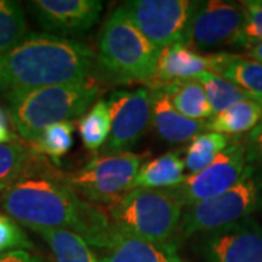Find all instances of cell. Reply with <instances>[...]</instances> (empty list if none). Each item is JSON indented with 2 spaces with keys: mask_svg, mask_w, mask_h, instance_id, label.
Segmentation results:
<instances>
[{
  "mask_svg": "<svg viewBox=\"0 0 262 262\" xmlns=\"http://www.w3.org/2000/svg\"><path fill=\"white\" fill-rule=\"evenodd\" d=\"M0 204L9 217L29 229H66L101 251L113 241L115 226L101 208L38 166L6 188Z\"/></svg>",
  "mask_w": 262,
  "mask_h": 262,
  "instance_id": "cell-1",
  "label": "cell"
},
{
  "mask_svg": "<svg viewBox=\"0 0 262 262\" xmlns=\"http://www.w3.org/2000/svg\"><path fill=\"white\" fill-rule=\"evenodd\" d=\"M9 91L75 84L91 79L95 53L88 44L48 32H29L5 56Z\"/></svg>",
  "mask_w": 262,
  "mask_h": 262,
  "instance_id": "cell-2",
  "label": "cell"
},
{
  "mask_svg": "<svg viewBox=\"0 0 262 262\" xmlns=\"http://www.w3.org/2000/svg\"><path fill=\"white\" fill-rule=\"evenodd\" d=\"M99 95L92 79L75 84L9 91V118L24 140L35 143L50 125L82 118Z\"/></svg>",
  "mask_w": 262,
  "mask_h": 262,
  "instance_id": "cell-3",
  "label": "cell"
},
{
  "mask_svg": "<svg viewBox=\"0 0 262 262\" xmlns=\"http://www.w3.org/2000/svg\"><path fill=\"white\" fill-rule=\"evenodd\" d=\"M160 50L131 22L121 6L105 19L96 41L95 63L115 83L149 84L156 75Z\"/></svg>",
  "mask_w": 262,
  "mask_h": 262,
  "instance_id": "cell-4",
  "label": "cell"
},
{
  "mask_svg": "<svg viewBox=\"0 0 262 262\" xmlns=\"http://www.w3.org/2000/svg\"><path fill=\"white\" fill-rule=\"evenodd\" d=\"M184 203L170 189L134 188L108 207L118 230L158 245H175Z\"/></svg>",
  "mask_w": 262,
  "mask_h": 262,
  "instance_id": "cell-5",
  "label": "cell"
},
{
  "mask_svg": "<svg viewBox=\"0 0 262 262\" xmlns=\"http://www.w3.org/2000/svg\"><path fill=\"white\" fill-rule=\"evenodd\" d=\"M261 194L262 181L256 177L253 165H248L242 179L225 194L187 207L175 236V245L194 234L211 232L248 217L259 204Z\"/></svg>",
  "mask_w": 262,
  "mask_h": 262,
  "instance_id": "cell-6",
  "label": "cell"
},
{
  "mask_svg": "<svg viewBox=\"0 0 262 262\" xmlns=\"http://www.w3.org/2000/svg\"><path fill=\"white\" fill-rule=\"evenodd\" d=\"M141 165L143 156L131 151L99 156L67 175L64 181L84 200L111 206L134 189V181Z\"/></svg>",
  "mask_w": 262,
  "mask_h": 262,
  "instance_id": "cell-7",
  "label": "cell"
},
{
  "mask_svg": "<svg viewBox=\"0 0 262 262\" xmlns=\"http://www.w3.org/2000/svg\"><path fill=\"white\" fill-rule=\"evenodd\" d=\"M196 2L131 0L121 8L144 37L158 48L189 46V29Z\"/></svg>",
  "mask_w": 262,
  "mask_h": 262,
  "instance_id": "cell-8",
  "label": "cell"
},
{
  "mask_svg": "<svg viewBox=\"0 0 262 262\" xmlns=\"http://www.w3.org/2000/svg\"><path fill=\"white\" fill-rule=\"evenodd\" d=\"M106 103L111 115V133L103 146V156L128 153L151 124V91L146 88L115 91Z\"/></svg>",
  "mask_w": 262,
  "mask_h": 262,
  "instance_id": "cell-9",
  "label": "cell"
},
{
  "mask_svg": "<svg viewBox=\"0 0 262 262\" xmlns=\"http://www.w3.org/2000/svg\"><path fill=\"white\" fill-rule=\"evenodd\" d=\"M246 146L234 141L229 144L204 170L189 175L178 187L168 188L184 206L189 207L225 194L233 188L248 168Z\"/></svg>",
  "mask_w": 262,
  "mask_h": 262,
  "instance_id": "cell-10",
  "label": "cell"
},
{
  "mask_svg": "<svg viewBox=\"0 0 262 262\" xmlns=\"http://www.w3.org/2000/svg\"><path fill=\"white\" fill-rule=\"evenodd\" d=\"M196 245L208 262H262V227L249 215L201 233Z\"/></svg>",
  "mask_w": 262,
  "mask_h": 262,
  "instance_id": "cell-11",
  "label": "cell"
},
{
  "mask_svg": "<svg viewBox=\"0 0 262 262\" xmlns=\"http://www.w3.org/2000/svg\"><path fill=\"white\" fill-rule=\"evenodd\" d=\"M244 27L242 3L223 0L196 2L189 29V47L208 50L223 44L234 46Z\"/></svg>",
  "mask_w": 262,
  "mask_h": 262,
  "instance_id": "cell-12",
  "label": "cell"
},
{
  "mask_svg": "<svg viewBox=\"0 0 262 262\" xmlns=\"http://www.w3.org/2000/svg\"><path fill=\"white\" fill-rule=\"evenodd\" d=\"M27 6L44 32L64 38L89 32L102 12L99 0H32Z\"/></svg>",
  "mask_w": 262,
  "mask_h": 262,
  "instance_id": "cell-13",
  "label": "cell"
},
{
  "mask_svg": "<svg viewBox=\"0 0 262 262\" xmlns=\"http://www.w3.org/2000/svg\"><path fill=\"white\" fill-rule=\"evenodd\" d=\"M99 262H184L177 251V245H158L137 239L115 227L113 241Z\"/></svg>",
  "mask_w": 262,
  "mask_h": 262,
  "instance_id": "cell-14",
  "label": "cell"
},
{
  "mask_svg": "<svg viewBox=\"0 0 262 262\" xmlns=\"http://www.w3.org/2000/svg\"><path fill=\"white\" fill-rule=\"evenodd\" d=\"M210 70L208 56H201L195 50L185 44H177L160 50L155 79L149 83L150 89L163 83L177 80L196 79Z\"/></svg>",
  "mask_w": 262,
  "mask_h": 262,
  "instance_id": "cell-15",
  "label": "cell"
},
{
  "mask_svg": "<svg viewBox=\"0 0 262 262\" xmlns=\"http://www.w3.org/2000/svg\"><path fill=\"white\" fill-rule=\"evenodd\" d=\"M151 124L158 131L160 139L168 143H185L207 130L206 121L189 120L179 114L163 92L151 91Z\"/></svg>",
  "mask_w": 262,
  "mask_h": 262,
  "instance_id": "cell-16",
  "label": "cell"
},
{
  "mask_svg": "<svg viewBox=\"0 0 262 262\" xmlns=\"http://www.w3.org/2000/svg\"><path fill=\"white\" fill-rule=\"evenodd\" d=\"M208 60V72L222 76L246 92L255 95L262 105V63L229 53L210 54Z\"/></svg>",
  "mask_w": 262,
  "mask_h": 262,
  "instance_id": "cell-17",
  "label": "cell"
},
{
  "mask_svg": "<svg viewBox=\"0 0 262 262\" xmlns=\"http://www.w3.org/2000/svg\"><path fill=\"white\" fill-rule=\"evenodd\" d=\"M151 91H160L166 95L173 108L189 120L204 121L213 117V110L208 102L203 84L196 79L177 80L153 88Z\"/></svg>",
  "mask_w": 262,
  "mask_h": 262,
  "instance_id": "cell-18",
  "label": "cell"
},
{
  "mask_svg": "<svg viewBox=\"0 0 262 262\" xmlns=\"http://www.w3.org/2000/svg\"><path fill=\"white\" fill-rule=\"evenodd\" d=\"M185 162L179 151H168L141 165L134 181V188L168 189L181 185L185 181Z\"/></svg>",
  "mask_w": 262,
  "mask_h": 262,
  "instance_id": "cell-19",
  "label": "cell"
},
{
  "mask_svg": "<svg viewBox=\"0 0 262 262\" xmlns=\"http://www.w3.org/2000/svg\"><path fill=\"white\" fill-rule=\"evenodd\" d=\"M48 245L56 262H99L91 245L79 234L66 229H31Z\"/></svg>",
  "mask_w": 262,
  "mask_h": 262,
  "instance_id": "cell-20",
  "label": "cell"
},
{
  "mask_svg": "<svg viewBox=\"0 0 262 262\" xmlns=\"http://www.w3.org/2000/svg\"><path fill=\"white\" fill-rule=\"evenodd\" d=\"M262 118V105L255 101H244L217 114L207 122V130L223 136H236L255 128Z\"/></svg>",
  "mask_w": 262,
  "mask_h": 262,
  "instance_id": "cell-21",
  "label": "cell"
},
{
  "mask_svg": "<svg viewBox=\"0 0 262 262\" xmlns=\"http://www.w3.org/2000/svg\"><path fill=\"white\" fill-rule=\"evenodd\" d=\"M196 80L203 84V88L206 91L208 102L213 110V115L223 113L227 108L233 106L236 103L244 102V101H255V102L261 103L255 95L246 92L242 88L236 86L232 82H229L227 79L215 75L213 72L201 73L196 77Z\"/></svg>",
  "mask_w": 262,
  "mask_h": 262,
  "instance_id": "cell-22",
  "label": "cell"
},
{
  "mask_svg": "<svg viewBox=\"0 0 262 262\" xmlns=\"http://www.w3.org/2000/svg\"><path fill=\"white\" fill-rule=\"evenodd\" d=\"M37 155L18 141L0 144V194L37 166Z\"/></svg>",
  "mask_w": 262,
  "mask_h": 262,
  "instance_id": "cell-23",
  "label": "cell"
},
{
  "mask_svg": "<svg viewBox=\"0 0 262 262\" xmlns=\"http://www.w3.org/2000/svg\"><path fill=\"white\" fill-rule=\"evenodd\" d=\"M28 34V22L20 3L0 0V56L10 53Z\"/></svg>",
  "mask_w": 262,
  "mask_h": 262,
  "instance_id": "cell-24",
  "label": "cell"
},
{
  "mask_svg": "<svg viewBox=\"0 0 262 262\" xmlns=\"http://www.w3.org/2000/svg\"><path fill=\"white\" fill-rule=\"evenodd\" d=\"M227 146L229 139L223 134L206 131L196 136L185 150V168L191 172V175L204 170Z\"/></svg>",
  "mask_w": 262,
  "mask_h": 262,
  "instance_id": "cell-25",
  "label": "cell"
},
{
  "mask_svg": "<svg viewBox=\"0 0 262 262\" xmlns=\"http://www.w3.org/2000/svg\"><path fill=\"white\" fill-rule=\"evenodd\" d=\"M84 149L96 151L106 144L111 133V115L106 101H98L79 121Z\"/></svg>",
  "mask_w": 262,
  "mask_h": 262,
  "instance_id": "cell-26",
  "label": "cell"
},
{
  "mask_svg": "<svg viewBox=\"0 0 262 262\" xmlns=\"http://www.w3.org/2000/svg\"><path fill=\"white\" fill-rule=\"evenodd\" d=\"M73 122H58L50 125L34 143V150L58 162L73 146Z\"/></svg>",
  "mask_w": 262,
  "mask_h": 262,
  "instance_id": "cell-27",
  "label": "cell"
},
{
  "mask_svg": "<svg viewBox=\"0 0 262 262\" xmlns=\"http://www.w3.org/2000/svg\"><path fill=\"white\" fill-rule=\"evenodd\" d=\"M242 5L245 8V27L234 46L249 48L262 41V0H249Z\"/></svg>",
  "mask_w": 262,
  "mask_h": 262,
  "instance_id": "cell-28",
  "label": "cell"
},
{
  "mask_svg": "<svg viewBox=\"0 0 262 262\" xmlns=\"http://www.w3.org/2000/svg\"><path fill=\"white\" fill-rule=\"evenodd\" d=\"M34 244L16 220L0 214V253L10 251H31Z\"/></svg>",
  "mask_w": 262,
  "mask_h": 262,
  "instance_id": "cell-29",
  "label": "cell"
},
{
  "mask_svg": "<svg viewBox=\"0 0 262 262\" xmlns=\"http://www.w3.org/2000/svg\"><path fill=\"white\" fill-rule=\"evenodd\" d=\"M245 146L248 153V162H253V160L262 162V118L255 125V128L249 131L248 141Z\"/></svg>",
  "mask_w": 262,
  "mask_h": 262,
  "instance_id": "cell-30",
  "label": "cell"
},
{
  "mask_svg": "<svg viewBox=\"0 0 262 262\" xmlns=\"http://www.w3.org/2000/svg\"><path fill=\"white\" fill-rule=\"evenodd\" d=\"M0 262H46L41 256L29 251H10L0 253Z\"/></svg>",
  "mask_w": 262,
  "mask_h": 262,
  "instance_id": "cell-31",
  "label": "cell"
},
{
  "mask_svg": "<svg viewBox=\"0 0 262 262\" xmlns=\"http://www.w3.org/2000/svg\"><path fill=\"white\" fill-rule=\"evenodd\" d=\"M16 140V136L10 130L9 114L0 108V144H8Z\"/></svg>",
  "mask_w": 262,
  "mask_h": 262,
  "instance_id": "cell-32",
  "label": "cell"
},
{
  "mask_svg": "<svg viewBox=\"0 0 262 262\" xmlns=\"http://www.w3.org/2000/svg\"><path fill=\"white\" fill-rule=\"evenodd\" d=\"M246 50H248V56H249V58H252L255 61L262 63V41L255 42V44H252L251 47L246 48Z\"/></svg>",
  "mask_w": 262,
  "mask_h": 262,
  "instance_id": "cell-33",
  "label": "cell"
},
{
  "mask_svg": "<svg viewBox=\"0 0 262 262\" xmlns=\"http://www.w3.org/2000/svg\"><path fill=\"white\" fill-rule=\"evenodd\" d=\"M9 89V80H8V72L5 66V57L0 56V91Z\"/></svg>",
  "mask_w": 262,
  "mask_h": 262,
  "instance_id": "cell-34",
  "label": "cell"
}]
</instances>
